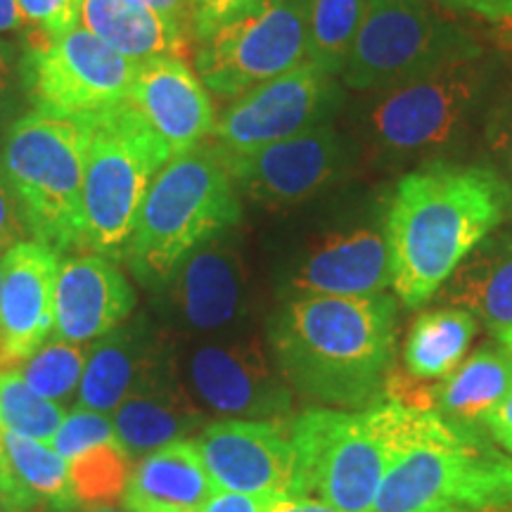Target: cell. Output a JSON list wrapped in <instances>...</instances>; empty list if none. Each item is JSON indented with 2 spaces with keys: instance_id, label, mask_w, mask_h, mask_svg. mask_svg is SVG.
<instances>
[{
  "instance_id": "6da1fadb",
  "label": "cell",
  "mask_w": 512,
  "mask_h": 512,
  "mask_svg": "<svg viewBox=\"0 0 512 512\" xmlns=\"http://www.w3.org/2000/svg\"><path fill=\"white\" fill-rule=\"evenodd\" d=\"M396 299L285 297L266 325L275 366L294 396L323 408L366 411L384 401L394 368Z\"/></svg>"
},
{
  "instance_id": "7a4b0ae2",
  "label": "cell",
  "mask_w": 512,
  "mask_h": 512,
  "mask_svg": "<svg viewBox=\"0 0 512 512\" xmlns=\"http://www.w3.org/2000/svg\"><path fill=\"white\" fill-rule=\"evenodd\" d=\"M510 211L512 188L486 166L437 159L403 176L384 214L396 299L425 306Z\"/></svg>"
},
{
  "instance_id": "3957f363",
  "label": "cell",
  "mask_w": 512,
  "mask_h": 512,
  "mask_svg": "<svg viewBox=\"0 0 512 512\" xmlns=\"http://www.w3.org/2000/svg\"><path fill=\"white\" fill-rule=\"evenodd\" d=\"M373 512H512V456L479 427L418 411Z\"/></svg>"
},
{
  "instance_id": "277c9868",
  "label": "cell",
  "mask_w": 512,
  "mask_h": 512,
  "mask_svg": "<svg viewBox=\"0 0 512 512\" xmlns=\"http://www.w3.org/2000/svg\"><path fill=\"white\" fill-rule=\"evenodd\" d=\"M413 408L382 401L366 411L311 406L290 418L292 494L339 512H373L384 475L411 434Z\"/></svg>"
},
{
  "instance_id": "5b68a950",
  "label": "cell",
  "mask_w": 512,
  "mask_h": 512,
  "mask_svg": "<svg viewBox=\"0 0 512 512\" xmlns=\"http://www.w3.org/2000/svg\"><path fill=\"white\" fill-rule=\"evenodd\" d=\"M240 221V192L207 140L171 157L152 178L121 264L140 285L157 292L190 249Z\"/></svg>"
},
{
  "instance_id": "8992f818",
  "label": "cell",
  "mask_w": 512,
  "mask_h": 512,
  "mask_svg": "<svg viewBox=\"0 0 512 512\" xmlns=\"http://www.w3.org/2000/svg\"><path fill=\"white\" fill-rule=\"evenodd\" d=\"M494 79V62L479 55L370 91L356 107V131L377 157L437 162L463 143L486 110Z\"/></svg>"
},
{
  "instance_id": "52a82bcc",
  "label": "cell",
  "mask_w": 512,
  "mask_h": 512,
  "mask_svg": "<svg viewBox=\"0 0 512 512\" xmlns=\"http://www.w3.org/2000/svg\"><path fill=\"white\" fill-rule=\"evenodd\" d=\"M91 114L29 112L0 143V166L29 240L69 254L81 249L83 174Z\"/></svg>"
},
{
  "instance_id": "ba28073f",
  "label": "cell",
  "mask_w": 512,
  "mask_h": 512,
  "mask_svg": "<svg viewBox=\"0 0 512 512\" xmlns=\"http://www.w3.org/2000/svg\"><path fill=\"white\" fill-rule=\"evenodd\" d=\"M171 157L164 140L128 100L91 114L79 252L124 261L145 192Z\"/></svg>"
},
{
  "instance_id": "9c48e42d",
  "label": "cell",
  "mask_w": 512,
  "mask_h": 512,
  "mask_svg": "<svg viewBox=\"0 0 512 512\" xmlns=\"http://www.w3.org/2000/svg\"><path fill=\"white\" fill-rule=\"evenodd\" d=\"M479 55L475 38L425 0H368L342 79L358 93L382 91Z\"/></svg>"
},
{
  "instance_id": "30bf717a",
  "label": "cell",
  "mask_w": 512,
  "mask_h": 512,
  "mask_svg": "<svg viewBox=\"0 0 512 512\" xmlns=\"http://www.w3.org/2000/svg\"><path fill=\"white\" fill-rule=\"evenodd\" d=\"M309 0H254L197 41L195 72L209 93L235 100L306 62Z\"/></svg>"
},
{
  "instance_id": "8fae6325",
  "label": "cell",
  "mask_w": 512,
  "mask_h": 512,
  "mask_svg": "<svg viewBox=\"0 0 512 512\" xmlns=\"http://www.w3.org/2000/svg\"><path fill=\"white\" fill-rule=\"evenodd\" d=\"M29 110L53 117H86L128 100L138 62L76 24L67 34L22 41Z\"/></svg>"
},
{
  "instance_id": "7c38bea8",
  "label": "cell",
  "mask_w": 512,
  "mask_h": 512,
  "mask_svg": "<svg viewBox=\"0 0 512 512\" xmlns=\"http://www.w3.org/2000/svg\"><path fill=\"white\" fill-rule=\"evenodd\" d=\"M176 361L207 415L223 420H290L294 392L275 366L266 337L242 330L192 344Z\"/></svg>"
},
{
  "instance_id": "4fadbf2b",
  "label": "cell",
  "mask_w": 512,
  "mask_h": 512,
  "mask_svg": "<svg viewBox=\"0 0 512 512\" xmlns=\"http://www.w3.org/2000/svg\"><path fill=\"white\" fill-rule=\"evenodd\" d=\"M155 309L181 337L207 339L245 330L252 273L238 226L190 249L155 292Z\"/></svg>"
},
{
  "instance_id": "5bb4252c",
  "label": "cell",
  "mask_w": 512,
  "mask_h": 512,
  "mask_svg": "<svg viewBox=\"0 0 512 512\" xmlns=\"http://www.w3.org/2000/svg\"><path fill=\"white\" fill-rule=\"evenodd\" d=\"M342 105L335 76L313 62L249 88L216 117L209 143L223 159L245 157L313 126L325 124Z\"/></svg>"
},
{
  "instance_id": "9a60e30c",
  "label": "cell",
  "mask_w": 512,
  "mask_h": 512,
  "mask_svg": "<svg viewBox=\"0 0 512 512\" xmlns=\"http://www.w3.org/2000/svg\"><path fill=\"white\" fill-rule=\"evenodd\" d=\"M347 157V138L332 121H325L299 136L261 147L252 155L223 162L240 197L268 209H287L309 202L335 183Z\"/></svg>"
},
{
  "instance_id": "2e32d148",
  "label": "cell",
  "mask_w": 512,
  "mask_h": 512,
  "mask_svg": "<svg viewBox=\"0 0 512 512\" xmlns=\"http://www.w3.org/2000/svg\"><path fill=\"white\" fill-rule=\"evenodd\" d=\"M392 287L389 242L380 223H351L311 235L283 275L285 297H373Z\"/></svg>"
},
{
  "instance_id": "e0dca14e",
  "label": "cell",
  "mask_w": 512,
  "mask_h": 512,
  "mask_svg": "<svg viewBox=\"0 0 512 512\" xmlns=\"http://www.w3.org/2000/svg\"><path fill=\"white\" fill-rule=\"evenodd\" d=\"M192 444L216 491L275 498L292 494L290 420H216Z\"/></svg>"
},
{
  "instance_id": "ac0fdd59",
  "label": "cell",
  "mask_w": 512,
  "mask_h": 512,
  "mask_svg": "<svg viewBox=\"0 0 512 512\" xmlns=\"http://www.w3.org/2000/svg\"><path fill=\"white\" fill-rule=\"evenodd\" d=\"M64 254L22 240L0 256V368H15L48 342Z\"/></svg>"
},
{
  "instance_id": "d6986e66",
  "label": "cell",
  "mask_w": 512,
  "mask_h": 512,
  "mask_svg": "<svg viewBox=\"0 0 512 512\" xmlns=\"http://www.w3.org/2000/svg\"><path fill=\"white\" fill-rule=\"evenodd\" d=\"M138 294L119 261L95 252L64 256L55 285L53 335L91 344L136 313Z\"/></svg>"
},
{
  "instance_id": "ffe728a7",
  "label": "cell",
  "mask_w": 512,
  "mask_h": 512,
  "mask_svg": "<svg viewBox=\"0 0 512 512\" xmlns=\"http://www.w3.org/2000/svg\"><path fill=\"white\" fill-rule=\"evenodd\" d=\"M207 418L185 387L176 361V344L112 413L117 441L133 460L200 434L209 425Z\"/></svg>"
},
{
  "instance_id": "44dd1931",
  "label": "cell",
  "mask_w": 512,
  "mask_h": 512,
  "mask_svg": "<svg viewBox=\"0 0 512 512\" xmlns=\"http://www.w3.org/2000/svg\"><path fill=\"white\" fill-rule=\"evenodd\" d=\"M128 102L164 140L171 155L207 143L216 126L209 88L181 57L140 62Z\"/></svg>"
},
{
  "instance_id": "7402d4cb",
  "label": "cell",
  "mask_w": 512,
  "mask_h": 512,
  "mask_svg": "<svg viewBox=\"0 0 512 512\" xmlns=\"http://www.w3.org/2000/svg\"><path fill=\"white\" fill-rule=\"evenodd\" d=\"M169 332L140 311L88 344L76 408L112 415L136 384L174 349Z\"/></svg>"
},
{
  "instance_id": "603a6c76",
  "label": "cell",
  "mask_w": 512,
  "mask_h": 512,
  "mask_svg": "<svg viewBox=\"0 0 512 512\" xmlns=\"http://www.w3.org/2000/svg\"><path fill=\"white\" fill-rule=\"evenodd\" d=\"M444 306L465 309L496 339L512 330V228H496L465 256L434 294Z\"/></svg>"
},
{
  "instance_id": "cb8c5ba5",
  "label": "cell",
  "mask_w": 512,
  "mask_h": 512,
  "mask_svg": "<svg viewBox=\"0 0 512 512\" xmlns=\"http://www.w3.org/2000/svg\"><path fill=\"white\" fill-rule=\"evenodd\" d=\"M216 494L192 439L140 458L121 496L126 512H202Z\"/></svg>"
},
{
  "instance_id": "d4e9b609",
  "label": "cell",
  "mask_w": 512,
  "mask_h": 512,
  "mask_svg": "<svg viewBox=\"0 0 512 512\" xmlns=\"http://www.w3.org/2000/svg\"><path fill=\"white\" fill-rule=\"evenodd\" d=\"M79 24L138 64L157 57L185 60L195 41L190 31L164 19L143 0H83Z\"/></svg>"
},
{
  "instance_id": "484cf974",
  "label": "cell",
  "mask_w": 512,
  "mask_h": 512,
  "mask_svg": "<svg viewBox=\"0 0 512 512\" xmlns=\"http://www.w3.org/2000/svg\"><path fill=\"white\" fill-rule=\"evenodd\" d=\"M512 392V354L505 347H482L434 382V408L448 422L484 427V420Z\"/></svg>"
},
{
  "instance_id": "4316f807",
  "label": "cell",
  "mask_w": 512,
  "mask_h": 512,
  "mask_svg": "<svg viewBox=\"0 0 512 512\" xmlns=\"http://www.w3.org/2000/svg\"><path fill=\"white\" fill-rule=\"evenodd\" d=\"M477 328L475 316L465 309L441 306L420 313L403 344V368L415 380H441L463 361Z\"/></svg>"
},
{
  "instance_id": "83f0119b",
  "label": "cell",
  "mask_w": 512,
  "mask_h": 512,
  "mask_svg": "<svg viewBox=\"0 0 512 512\" xmlns=\"http://www.w3.org/2000/svg\"><path fill=\"white\" fill-rule=\"evenodd\" d=\"M5 446L31 512H76L81 508L69 479L67 458L48 444L15 432H5Z\"/></svg>"
},
{
  "instance_id": "f1b7e54d",
  "label": "cell",
  "mask_w": 512,
  "mask_h": 512,
  "mask_svg": "<svg viewBox=\"0 0 512 512\" xmlns=\"http://www.w3.org/2000/svg\"><path fill=\"white\" fill-rule=\"evenodd\" d=\"M368 0H309L306 5V60L330 76H342Z\"/></svg>"
},
{
  "instance_id": "f546056e",
  "label": "cell",
  "mask_w": 512,
  "mask_h": 512,
  "mask_svg": "<svg viewBox=\"0 0 512 512\" xmlns=\"http://www.w3.org/2000/svg\"><path fill=\"white\" fill-rule=\"evenodd\" d=\"M86 356L88 344L50 337L29 358L17 363L15 370L43 399L67 406L72 399L76 403L83 370H86Z\"/></svg>"
},
{
  "instance_id": "4dcf8cb0",
  "label": "cell",
  "mask_w": 512,
  "mask_h": 512,
  "mask_svg": "<svg viewBox=\"0 0 512 512\" xmlns=\"http://www.w3.org/2000/svg\"><path fill=\"white\" fill-rule=\"evenodd\" d=\"M67 463L81 508H102L121 501L133 470V458L121 448L119 441L95 446Z\"/></svg>"
},
{
  "instance_id": "1f68e13d",
  "label": "cell",
  "mask_w": 512,
  "mask_h": 512,
  "mask_svg": "<svg viewBox=\"0 0 512 512\" xmlns=\"http://www.w3.org/2000/svg\"><path fill=\"white\" fill-rule=\"evenodd\" d=\"M64 418V406L36 394L15 368H0V427L5 432L50 446Z\"/></svg>"
},
{
  "instance_id": "d6a6232c",
  "label": "cell",
  "mask_w": 512,
  "mask_h": 512,
  "mask_svg": "<svg viewBox=\"0 0 512 512\" xmlns=\"http://www.w3.org/2000/svg\"><path fill=\"white\" fill-rule=\"evenodd\" d=\"M110 441H117L112 415L88 411V408H74L72 413H67L62 427L50 441V448L60 453L62 458L72 460L95 446L110 444Z\"/></svg>"
},
{
  "instance_id": "836d02e7",
  "label": "cell",
  "mask_w": 512,
  "mask_h": 512,
  "mask_svg": "<svg viewBox=\"0 0 512 512\" xmlns=\"http://www.w3.org/2000/svg\"><path fill=\"white\" fill-rule=\"evenodd\" d=\"M22 55V41L0 36V143L10 128L31 112Z\"/></svg>"
},
{
  "instance_id": "e575fe53",
  "label": "cell",
  "mask_w": 512,
  "mask_h": 512,
  "mask_svg": "<svg viewBox=\"0 0 512 512\" xmlns=\"http://www.w3.org/2000/svg\"><path fill=\"white\" fill-rule=\"evenodd\" d=\"M83 0H19L24 17L38 36H62L79 24Z\"/></svg>"
},
{
  "instance_id": "d590c367",
  "label": "cell",
  "mask_w": 512,
  "mask_h": 512,
  "mask_svg": "<svg viewBox=\"0 0 512 512\" xmlns=\"http://www.w3.org/2000/svg\"><path fill=\"white\" fill-rule=\"evenodd\" d=\"M486 150L505 171V181L512 188V86L491 102L484 124Z\"/></svg>"
},
{
  "instance_id": "8d00e7d4",
  "label": "cell",
  "mask_w": 512,
  "mask_h": 512,
  "mask_svg": "<svg viewBox=\"0 0 512 512\" xmlns=\"http://www.w3.org/2000/svg\"><path fill=\"white\" fill-rule=\"evenodd\" d=\"M22 240H29L27 226H24L10 185L5 181L3 166H0V254H5Z\"/></svg>"
},
{
  "instance_id": "74e56055",
  "label": "cell",
  "mask_w": 512,
  "mask_h": 512,
  "mask_svg": "<svg viewBox=\"0 0 512 512\" xmlns=\"http://www.w3.org/2000/svg\"><path fill=\"white\" fill-rule=\"evenodd\" d=\"M254 0H192V36L195 43L219 27L223 19L233 15L235 10L245 8Z\"/></svg>"
},
{
  "instance_id": "f35d334b",
  "label": "cell",
  "mask_w": 512,
  "mask_h": 512,
  "mask_svg": "<svg viewBox=\"0 0 512 512\" xmlns=\"http://www.w3.org/2000/svg\"><path fill=\"white\" fill-rule=\"evenodd\" d=\"M437 8L465 12L486 22H512V0H425Z\"/></svg>"
},
{
  "instance_id": "ab89813d",
  "label": "cell",
  "mask_w": 512,
  "mask_h": 512,
  "mask_svg": "<svg viewBox=\"0 0 512 512\" xmlns=\"http://www.w3.org/2000/svg\"><path fill=\"white\" fill-rule=\"evenodd\" d=\"M275 496L238 494V491H216L202 512H268L278 503Z\"/></svg>"
},
{
  "instance_id": "60d3db41",
  "label": "cell",
  "mask_w": 512,
  "mask_h": 512,
  "mask_svg": "<svg viewBox=\"0 0 512 512\" xmlns=\"http://www.w3.org/2000/svg\"><path fill=\"white\" fill-rule=\"evenodd\" d=\"M0 512H31L12 470L3 427H0Z\"/></svg>"
},
{
  "instance_id": "b9f144b4",
  "label": "cell",
  "mask_w": 512,
  "mask_h": 512,
  "mask_svg": "<svg viewBox=\"0 0 512 512\" xmlns=\"http://www.w3.org/2000/svg\"><path fill=\"white\" fill-rule=\"evenodd\" d=\"M484 427L486 432H489L491 441L512 456V392L505 396L501 406L484 420Z\"/></svg>"
},
{
  "instance_id": "7bdbcfd3",
  "label": "cell",
  "mask_w": 512,
  "mask_h": 512,
  "mask_svg": "<svg viewBox=\"0 0 512 512\" xmlns=\"http://www.w3.org/2000/svg\"><path fill=\"white\" fill-rule=\"evenodd\" d=\"M34 34L36 31L31 29L22 8H19V0H0V36H22L24 41Z\"/></svg>"
},
{
  "instance_id": "ee69618b",
  "label": "cell",
  "mask_w": 512,
  "mask_h": 512,
  "mask_svg": "<svg viewBox=\"0 0 512 512\" xmlns=\"http://www.w3.org/2000/svg\"><path fill=\"white\" fill-rule=\"evenodd\" d=\"M143 3L192 34V0H143Z\"/></svg>"
},
{
  "instance_id": "f6af8a7d",
  "label": "cell",
  "mask_w": 512,
  "mask_h": 512,
  "mask_svg": "<svg viewBox=\"0 0 512 512\" xmlns=\"http://www.w3.org/2000/svg\"><path fill=\"white\" fill-rule=\"evenodd\" d=\"M268 512H339L332 505L316 501V498H304V496H287L280 498Z\"/></svg>"
},
{
  "instance_id": "bcb514c9",
  "label": "cell",
  "mask_w": 512,
  "mask_h": 512,
  "mask_svg": "<svg viewBox=\"0 0 512 512\" xmlns=\"http://www.w3.org/2000/svg\"><path fill=\"white\" fill-rule=\"evenodd\" d=\"M76 512H121L114 505H102V508H79Z\"/></svg>"
},
{
  "instance_id": "7dc6e473",
  "label": "cell",
  "mask_w": 512,
  "mask_h": 512,
  "mask_svg": "<svg viewBox=\"0 0 512 512\" xmlns=\"http://www.w3.org/2000/svg\"><path fill=\"white\" fill-rule=\"evenodd\" d=\"M510 354H512V351H510Z\"/></svg>"
},
{
  "instance_id": "c3c4849f",
  "label": "cell",
  "mask_w": 512,
  "mask_h": 512,
  "mask_svg": "<svg viewBox=\"0 0 512 512\" xmlns=\"http://www.w3.org/2000/svg\"><path fill=\"white\" fill-rule=\"evenodd\" d=\"M0 256H3V254H0Z\"/></svg>"
}]
</instances>
